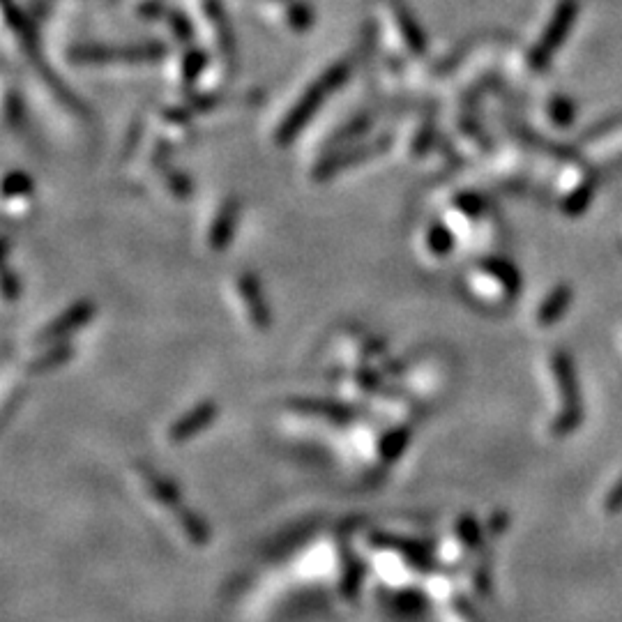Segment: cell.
<instances>
[{"label":"cell","mask_w":622,"mask_h":622,"mask_svg":"<svg viewBox=\"0 0 622 622\" xmlns=\"http://www.w3.org/2000/svg\"><path fill=\"white\" fill-rule=\"evenodd\" d=\"M134 487L141 493V498L153 507L159 517L169 521V528L173 535H178L187 546L194 549H203L210 542V528L199 514L189 510L185 500H182L176 484L164 480L155 468L150 466H136L134 468Z\"/></svg>","instance_id":"obj_1"},{"label":"cell","mask_w":622,"mask_h":622,"mask_svg":"<svg viewBox=\"0 0 622 622\" xmlns=\"http://www.w3.org/2000/svg\"><path fill=\"white\" fill-rule=\"evenodd\" d=\"M346 77H348V65L341 63V65H335L332 70L325 72L323 77L314 83V86L307 88L305 95L300 97V102L295 104L293 109L288 111V116L284 118V123L277 132V141L279 143L293 141V136L309 123V118L314 116L318 109H321L325 95L335 93L341 83L346 81Z\"/></svg>","instance_id":"obj_2"},{"label":"cell","mask_w":622,"mask_h":622,"mask_svg":"<svg viewBox=\"0 0 622 622\" xmlns=\"http://www.w3.org/2000/svg\"><path fill=\"white\" fill-rule=\"evenodd\" d=\"M374 565L385 576H397L401 581H408L417 572H422L420 553L408 544H376L374 546Z\"/></svg>","instance_id":"obj_3"},{"label":"cell","mask_w":622,"mask_h":622,"mask_svg":"<svg viewBox=\"0 0 622 622\" xmlns=\"http://www.w3.org/2000/svg\"><path fill=\"white\" fill-rule=\"evenodd\" d=\"M215 417H217L215 401H201V404L192 406L187 413H182V417L169 424V429H166L164 434L166 443L169 445L189 443L192 438L199 436L201 431H206L210 424L215 422Z\"/></svg>","instance_id":"obj_4"},{"label":"cell","mask_w":622,"mask_h":622,"mask_svg":"<svg viewBox=\"0 0 622 622\" xmlns=\"http://www.w3.org/2000/svg\"><path fill=\"white\" fill-rule=\"evenodd\" d=\"M95 314V307L90 302H79L65 311L63 316H58L56 321H51L47 328L40 332V344H56L63 337L70 335V332L83 328L90 321V316Z\"/></svg>","instance_id":"obj_5"},{"label":"cell","mask_w":622,"mask_h":622,"mask_svg":"<svg viewBox=\"0 0 622 622\" xmlns=\"http://www.w3.org/2000/svg\"><path fill=\"white\" fill-rule=\"evenodd\" d=\"M238 293L240 298L247 302L245 305V314L252 323L254 330H268L270 328V311L265 307V298L261 291V284L256 282L252 275H242L238 279Z\"/></svg>","instance_id":"obj_6"},{"label":"cell","mask_w":622,"mask_h":622,"mask_svg":"<svg viewBox=\"0 0 622 622\" xmlns=\"http://www.w3.org/2000/svg\"><path fill=\"white\" fill-rule=\"evenodd\" d=\"M162 53V49H150V47H141V49H123V51H116V49H83V51H77L74 56L81 58V60H111V58H150V56H159Z\"/></svg>","instance_id":"obj_7"},{"label":"cell","mask_w":622,"mask_h":622,"mask_svg":"<svg viewBox=\"0 0 622 622\" xmlns=\"http://www.w3.org/2000/svg\"><path fill=\"white\" fill-rule=\"evenodd\" d=\"M235 212H238V208H235V203L233 201L226 203V208L222 210V215H219V219H217L215 229H212V247H215V249H222L226 242H229L231 233H233Z\"/></svg>","instance_id":"obj_8"}]
</instances>
